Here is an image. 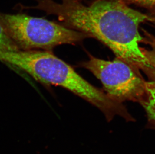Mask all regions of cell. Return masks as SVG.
Instances as JSON below:
<instances>
[{
  "mask_svg": "<svg viewBox=\"0 0 155 154\" xmlns=\"http://www.w3.org/2000/svg\"><path fill=\"white\" fill-rule=\"evenodd\" d=\"M35 6L20 5L23 10L42 11L55 15L63 26L98 40L108 47L117 58L142 70L155 80V69L144 57L140 45L143 42L139 28L148 15L119 0H95L85 5L79 0H36Z\"/></svg>",
  "mask_w": 155,
  "mask_h": 154,
  "instance_id": "6da1fadb",
  "label": "cell"
},
{
  "mask_svg": "<svg viewBox=\"0 0 155 154\" xmlns=\"http://www.w3.org/2000/svg\"><path fill=\"white\" fill-rule=\"evenodd\" d=\"M0 61L22 69L43 84L64 88L97 108L102 106L107 99L105 93L89 84L52 52H0Z\"/></svg>",
  "mask_w": 155,
  "mask_h": 154,
  "instance_id": "7a4b0ae2",
  "label": "cell"
},
{
  "mask_svg": "<svg viewBox=\"0 0 155 154\" xmlns=\"http://www.w3.org/2000/svg\"><path fill=\"white\" fill-rule=\"evenodd\" d=\"M0 24L20 50L52 52L56 47L75 44L89 37L44 18L0 12Z\"/></svg>",
  "mask_w": 155,
  "mask_h": 154,
  "instance_id": "3957f363",
  "label": "cell"
},
{
  "mask_svg": "<svg viewBox=\"0 0 155 154\" xmlns=\"http://www.w3.org/2000/svg\"><path fill=\"white\" fill-rule=\"evenodd\" d=\"M81 65L101 81L105 94L113 100L120 103L124 101L140 103L143 100L146 81L139 70L129 63L117 58L105 61L91 56Z\"/></svg>",
  "mask_w": 155,
  "mask_h": 154,
  "instance_id": "277c9868",
  "label": "cell"
},
{
  "mask_svg": "<svg viewBox=\"0 0 155 154\" xmlns=\"http://www.w3.org/2000/svg\"><path fill=\"white\" fill-rule=\"evenodd\" d=\"M140 105L146 112L148 123L155 128V81L146 82V92Z\"/></svg>",
  "mask_w": 155,
  "mask_h": 154,
  "instance_id": "5b68a950",
  "label": "cell"
},
{
  "mask_svg": "<svg viewBox=\"0 0 155 154\" xmlns=\"http://www.w3.org/2000/svg\"><path fill=\"white\" fill-rule=\"evenodd\" d=\"M144 35L143 42L149 45V48H140V49L150 65L155 69V37L145 31Z\"/></svg>",
  "mask_w": 155,
  "mask_h": 154,
  "instance_id": "8992f818",
  "label": "cell"
},
{
  "mask_svg": "<svg viewBox=\"0 0 155 154\" xmlns=\"http://www.w3.org/2000/svg\"><path fill=\"white\" fill-rule=\"evenodd\" d=\"M19 50L0 24V52H15Z\"/></svg>",
  "mask_w": 155,
  "mask_h": 154,
  "instance_id": "52a82bcc",
  "label": "cell"
},
{
  "mask_svg": "<svg viewBox=\"0 0 155 154\" xmlns=\"http://www.w3.org/2000/svg\"><path fill=\"white\" fill-rule=\"evenodd\" d=\"M125 4H133L143 8L149 11V13L155 12V0H119Z\"/></svg>",
  "mask_w": 155,
  "mask_h": 154,
  "instance_id": "ba28073f",
  "label": "cell"
},
{
  "mask_svg": "<svg viewBox=\"0 0 155 154\" xmlns=\"http://www.w3.org/2000/svg\"><path fill=\"white\" fill-rule=\"evenodd\" d=\"M147 15H148L147 22H150V23L155 26V12L149 13Z\"/></svg>",
  "mask_w": 155,
  "mask_h": 154,
  "instance_id": "9c48e42d",
  "label": "cell"
}]
</instances>
